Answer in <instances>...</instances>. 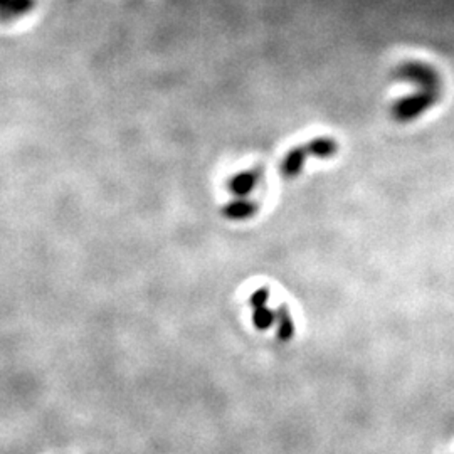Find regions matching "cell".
Instances as JSON below:
<instances>
[{"label":"cell","mask_w":454,"mask_h":454,"mask_svg":"<svg viewBox=\"0 0 454 454\" xmlns=\"http://www.w3.org/2000/svg\"><path fill=\"white\" fill-rule=\"evenodd\" d=\"M295 335V325L291 320L288 305H279L276 308V336L279 342H290Z\"/></svg>","instance_id":"obj_6"},{"label":"cell","mask_w":454,"mask_h":454,"mask_svg":"<svg viewBox=\"0 0 454 454\" xmlns=\"http://www.w3.org/2000/svg\"><path fill=\"white\" fill-rule=\"evenodd\" d=\"M397 78L400 81H409L417 88L416 93L405 96V98L397 100L392 107V113L399 121H409L416 118L421 109L429 104H435L437 98V91H439V81L437 75L432 68L424 66L421 63L404 64L399 71H397Z\"/></svg>","instance_id":"obj_1"},{"label":"cell","mask_w":454,"mask_h":454,"mask_svg":"<svg viewBox=\"0 0 454 454\" xmlns=\"http://www.w3.org/2000/svg\"><path fill=\"white\" fill-rule=\"evenodd\" d=\"M276 323V310H271L267 306L254 308L253 310V325L259 331L269 330Z\"/></svg>","instance_id":"obj_7"},{"label":"cell","mask_w":454,"mask_h":454,"mask_svg":"<svg viewBox=\"0 0 454 454\" xmlns=\"http://www.w3.org/2000/svg\"><path fill=\"white\" fill-rule=\"evenodd\" d=\"M271 297V290L267 286H261L258 288L256 291H253L249 297V305L251 308H261V306H266L267 299Z\"/></svg>","instance_id":"obj_8"},{"label":"cell","mask_w":454,"mask_h":454,"mask_svg":"<svg viewBox=\"0 0 454 454\" xmlns=\"http://www.w3.org/2000/svg\"><path fill=\"white\" fill-rule=\"evenodd\" d=\"M259 177H261V170H244V172H237L227 180V189H229V192L233 194V196L247 197L256 189Z\"/></svg>","instance_id":"obj_3"},{"label":"cell","mask_w":454,"mask_h":454,"mask_svg":"<svg viewBox=\"0 0 454 454\" xmlns=\"http://www.w3.org/2000/svg\"><path fill=\"white\" fill-rule=\"evenodd\" d=\"M308 157L320 158V160H328L334 158L338 152V143L331 136H316L305 145Z\"/></svg>","instance_id":"obj_5"},{"label":"cell","mask_w":454,"mask_h":454,"mask_svg":"<svg viewBox=\"0 0 454 454\" xmlns=\"http://www.w3.org/2000/svg\"><path fill=\"white\" fill-rule=\"evenodd\" d=\"M258 210V202L251 201L247 197H236L234 201L222 205L221 214L229 221H247V219L256 216Z\"/></svg>","instance_id":"obj_2"},{"label":"cell","mask_w":454,"mask_h":454,"mask_svg":"<svg viewBox=\"0 0 454 454\" xmlns=\"http://www.w3.org/2000/svg\"><path fill=\"white\" fill-rule=\"evenodd\" d=\"M306 157H308V152L305 145H303V147L291 148L285 155V158L281 160V165H279V172H281V175L285 178L298 177L299 173L303 172V167H305Z\"/></svg>","instance_id":"obj_4"}]
</instances>
